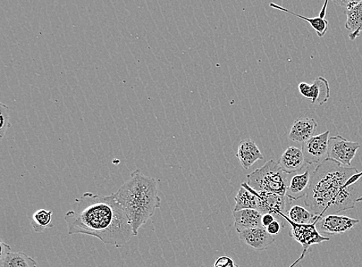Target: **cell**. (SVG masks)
<instances>
[{
    "instance_id": "83f0119b",
    "label": "cell",
    "mask_w": 362,
    "mask_h": 267,
    "mask_svg": "<svg viewBox=\"0 0 362 267\" xmlns=\"http://www.w3.org/2000/svg\"><path fill=\"white\" fill-rule=\"evenodd\" d=\"M10 251H11V247L1 241V256H0L3 258Z\"/></svg>"
},
{
    "instance_id": "9c48e42d",
    "label": "cell",
    "mask_w": 362,
    "mask_h": 267,
    "mask_svg": "<svg viewBox=\"0 0 362 267\" xmlns=\"http://www.w3.org/2000/svg\"><path fill=\"white\" fill-rule=\"evenodd\" d=\"M359 220L336 214L326 215L320 218L316 224L318 231L328 235H343L355 227Z\"/></svg>"
},
{
    "instance_id": "ffe728a7",
    "label": "cell",
    "mask_w": 362,
    "mask_h": 267,
    "mask_svg": "<svg viewBox=\"0 0 362 267\" xmlns=\"http://www.w3.org/2000/svg\"><path fill=\"white\" fill-rule=\"evenodd\" d=\"M1 267H37V263L26 254L11 250L1 258Z\"/></svg>"
},
{
    "instance_id": "6da1fadb",
    "label": "cell",
    "mask_w": 362,
    "mask_h": 267,
    "mask_svg": "<svg viewBox=\"0 0 362 267\" xmlns=\"http://www.w3.org/2000/svg\"><path fill=\"white\" fill-rule=\"evenodd\" d=\"M69 235L94 237L106 245L120 248L134 237L127 214L114 194H83L64 216Z\"/></svg>"
},
{
    "instance_id": "52a82bcc",
    "label": "cell",
    "mask_w": 362,
    "mask_h": 267,
    "mask_svg": "<svg viewBox=\"0 0 362 267\" xmlns=\"http://www.w3.org/2000/svg\"><path fill=\"white\" fill-rule=\"evenodd\" d=\"M258 196V211L262 214L271 213L276 220L284 224V215H287L288 205L292 202L286 196L268 193V191H257Z\"/></svg>"
},
{
    "instance_id": "7c38bea8",
    "label": "cell",
    "mask_w": 362,
    "mask_h": 267,
    "mask_svg": "<svg viewBox=\"0 0 362 267\" xmlns=\"http://www.w3.org/2000/svg\"><path fill=\"white\" fill-rule=\"evenodd\" d=\"M313 173L307 169L304 172L293 175L289 178L288 186L286 196L293 203L306 196L310 184Z\"/></svg>"
},
{
    "instance_id": "4dcf8cb0",
    "label": "cell",
    "mask_w": 362,
    "mask_h": 267,
    "mask_svg": "<svg viewBox=\"0 0 362 267\" xmlns=\"http://www.w3.org/2000/svg\"><path fill=\"white\" fill-rule=\"evenodd\" d=\"M237 267H240V266H238Z\"/></svg>"
},
{
    "instance_id": "d6986e66",
    "label": "cell",
    "mask_w": 362,
    "mask_h": 267,
    "mask_svg": "<svg viewBox=\"0 0 362 267\" xmlns=\"http://www.w3.org/2000/svg\"><path fill=\"white\" fill-rule=\"evenodd\" d=\"M269 6L273 8L274 10L291 14L294 16H296V18L307 21L310 25L311 28L315 30L317 35L319 37H324L328 30L329 23H328L325 18H320V16H317V18H306L305 16L293 13L288 9H286V8L277 5L274 3L269 4Z\"/></svg>"
},
{
    "instance_id": "2e32d148",
    "label": "cell",
    "mask_w": 362,
    "mask_h": 267,
    "mask_svg": "<svg viewBox=\"0 0 362 267\" xmlns=\"http://www.w3.org/2000/svg\"><path fill=\"white\" fill-rule=\"evenodd\" d=\"M262 216V213L257 210H252V208L233 210L235 229L239 233L244 230L263 227L262 222H261Z\"/></svg>"
},
{
    "instance_id": "277c9868",
    "label": "cell",
    "mask_w": 362,
    "mask_h": 267,
    "mask_svg": "<svg viewBox=\"0 0 362 267\" xmlns=\"http://www.w3.org/2000/svg\"><path fill=\"white\" fill-rule=\"evenodd\" d=\"M289 175L284 172L279 162L269 160L263 167L247 175V184L257 191L286 196Z\"/></svg>"
},
{
    "instance_id": "cb8c5ba5",
    "label": "cell",
    "mask_w": 362,
    "mask_h": 267,
    "mask_svg": "<svg viewBox=\"0 0 362 267\" xmlns=\"http://www.w3.org/2000/svg\"><path fill=\"white\" fill-rule=\"evenodd\" d=\"M233 259L228 256H222L216 259L213 267H237Z\"/></svg>"
},
{
    "instance_id": "8fae6325",
    "label": "cell",
    "mask_w": 362,
    "mask_h": 267,
    "mask_svg": "<svg viewBox=\"0 0 362 267\" xmlns=\"http://www.w3.org/2000/svg\"><path fill=\"white\" fill-rule=\"evenodd\" d=\"M240 239L250 247L263 251L275 242L274 237L269 235L264 227L244 230L239 232Z\"/></svg>"
},
{
    "instance_id": "9a60e30c",
    "label": "cell",
    "mask_w": 362,
    "mask_h": 267,
    "mask_svg": "<svg viewBox=\"0 0 362 267\" xmlns=\"http://www.w3.org/2000/svg\"><path fill=\"white\" fill-rule=\"evenodd\" d=\"M235 156H237L243 168L245 170H248L257 161L264 160V155L261 153L258 146L251 139L240 141Z\"/></svg>"
},
{
    "instance_id": "e0dca14e",
    "label": "cell",
    "mask_w": 362,
    "mask_h": 267,
    "mask_svg": "<svg viewBox=\"0 0 362 267\" xmlns=\"http://www.w3.org/2000/svg\"><path fill=\"white\" fill-rule=\"evenodd\" d=\"M345 14L347 16L345 28L350 32L349 39L354 41L359 37L362 32V0L356 5L347 8Z\"/></svg>"
},
{
    "instance_id": "ac0fdd59",
    "label": "cell",
    "mask_w": 362,
    "mask_h": 267,
    "mask_svg": "<svg viewBox=\"0 0 362 267\" xmlns=\"http://www.w3.org/2000/svg\"><path fill=\"white\" fill-rule=\"evenodd\" d=\"M234 211L252 208L258 210V196L256 191L249 186L247 182H243L235 197Z\"/></svg>"
},
{
    "instance_id": "30bf717a",
    "label": "cell",
    "mask_w": 362,
    "mask_h": 267,
    "mask_svg": "<svg viewBox=\"0 0 362 267\" xmlns=\"http://www.w3.org/2000/svg\"><path fill=\"white\" fill-rule=\"evenodd\" d=\"M298 89L303 96L310 99L311 102L315 105H324L331 96L329 83L322 77L316 78L310 85L306 82H301Z\"/></svg>"
},
{
    "instance_id": "ba28073f",
    "label": "cell",
    "mask_w": 362,
    "mask_h": 267,
    "mask_svg": "<svg viewBox=\"0 0 362 267\" xmlns=\"http://www.w3.org/2000/svg\"><path fill=\"white\" fill-rule=\"evenodd\" d=\"M329 135L330 131H326L302 143L301 150L306 164L309 165H319L328 158Z\"/></svg>"
},
{
    "instance_id": "7a4b0ae2",
    "label": "cell",
    "mask_w": 362,
    "mask_h": 267,
    "mask_svg": "<svg viewBox=\"0 0 362 267\" xmlns=\"http://www.w3.org/2000/svg\"><path fill=\"white\" fill-rule=\"evenodd\" d=\"M362 202V171L345 167L327 158L311 174L305 199L309 210L319 218L353 210Z\"/></svg>"
},
{
    "instance_id": "4fadbf2b",
    "label": "cell",
    "mask_w": 362,
    "mask_h": 267,
    "mask_svg": "<svg viewBox=\"0 0 362 267\" xmlns=\"http://www.w3.org/2000/svg\"><path fill=\"white\" fill-rule=\"evenodd\" d=\"M317 127L318 124L314 119L302 118L297 119L292 125L289 139L293 143H304L306 141L315 136Z\"/></svg>"
},
{
    "instance_id": "5b68a950",
    "label": "cell",
    "mask_w": 362,
    "mask_h": 267,
    "mask_svg": "<svg viewBox=\"0 0 362 267\" xmlns=\"http://www.w3.org/2000/svg\"><path fill=\"white\" fill-rule=\"evenodd\" d=\"M283 217L291 225L290 237L302 246V254H306L311 246L330 240L329 237L322 236L318 231L316 226L317 221L310 224H297L291 221L287 215H284Z\"/></svg>"
},
{
    "instance_id": "5bb4252c",
    "label": "cell",
    "mask_w": 362,
    "mask_h": 267,
    "mask_svg": "<svg viewBox=\"0 0 362 267\" xmlns=\"http://www.w3.org/2000/svg\"><path fill=\"white\" fill-rule=\"evenodd\" d=\"M279 163L284 172L289 174L301 171L306 165L302 150L294 146L286 149Z\"/></svg>"
},
{
    "instance_id": "603a6c76",
    "label": "cell",
    "mask_w": 362,
    "mask_h": 267,
    "mask_svg": "<svg viewBox=\"0 0 362 267\" xmlns=\"http://www.w3.org/2000/svg\"><path fill=\"white\" fill-rule=\"evenodd\" d=\"M0 121H1V124H0V138L3 140L8 129L12 127L10 122L9 107L4 103L0 104Z\"/></svg>"
},
{
    "instance_id": "f1b7e54d",
    "label": "cell",
    "mask_w": 362,
    "mask_h": 267,
    "mask_svg": "<svg viewBox=\"0 0 362 267\" xmlns=\"http://www.w3.org/2000/svg\"><path fill=\"white\" fill-rule=\"evenodd\" d=\"M328 1H329V0H325V5H324V6L322 8V10L321 13H320V15H319L320 18H325L326 11H327V6Z\"/></svg>"
},
{
    "instance_id": "7402d4cb",
    "label": "cell",
    "mask_w": 362,
    "mask_h": 267,
    "mask_svg": "<svg viewBox=\"0 0 362 267\" xmlns=\"http://www.w3.org/2000/svg\"><path fill=\"white\" fill-rule=\"evenodd\" d=\"M54 212L41 208L33 214L31 226L36 232L41 233L46 230L53 228L52 223Z\"/></svg>"
},
{
    "instance_id": "8992f818",
    "label": "cell",
    "mask_w": 362,
    "mask_h": 267,
    "mask_svg": "<svg viewBox=\"0 0 362 267\" xmlns=\"http://www.w3.org/2000/svg\"><path fill=\"white\" fill-rule=\"evenodd\" d=\"M360 144L341 136L331 137L328 141V158L345 167H351Z\"/></svg>"
},
{
    "instance_id": "f546056e",
    "label": "cell",
    "mask_w": 362,
    "mask_h": 267,
    "mask_svg": "<svg viewBox=\"0 0 362 267\" xmlns=\"http://www.w3.org/2000/svg\"><path fill=\"white\" fill-rule=\"evenodd\" d=\"M305 255L306 254H302L300 258L298 259V260L294 262L290 267H296L303 260V259L305 258Z\"/></svg>"
},
{
    "instance_id": "4316f807",
    "label": "cell",
    "mask_w": 362,
    "mask_h": 267,
    "mask_svg": "<svg viewBox=\"0 0 362 267\" xmlns=\"http://www.w3.org/2000/svg\"><path fill=\"white\" fill-rule=\"evenodd\" d=\"M275 220V216L273 214L265 213L263 214L262 220H261V222H262V226L267 228L269 225L273 222Z\"/></svg>"
},
{
    "instance_id": "3957f363",
    "label": "cell",
    "mask_w": 362,
    "mask_h": 267,
    "mask_svg": "<svg viewBox=\"0 0 362 267\" xmlns=\"http://www.w3.org/2000/svg\"><path fill=\"white\" fill-rule=\"evenodd\" d=\"M113 194L129 217L134 237L138 236L139 230L162 203L157 180L139 170L134 171L130 179Z\"/></svg>"
},
{
    "instance_id": "484cf974",
    "label": "cell",
    "mask_w": 362,
    "mask_h": 267,
    "mask_svg": "<svg viewBox=\"0 0 362 267\" xmlns=\"http://www.w3.org/2000/svg\"><path fill=\"white\" fill-rule=\"evenodd\" d=\"M332 1L338 6L349 8L361 1V0H332Z\"/></svg>"
},
{
    "instance_id": "44dd1931",
    "label": "cell",
    "mask_w": 362,
    "mask_h": 267,
    "mask_svg": "<svg viewBox=\"0 0 362 267\" xmlns=\"http://www.w3.org/2000/svg\"><path fill=\"white\" fill-rule=\"evenodd\" d=\"M286 215L291 221L297 224H310L320 219L310 210L299 205L291 206Z\"/></svg>"
},
{
    "instance_id": "d4e9b609",
    "label": "cell",
    "mask_w": 362,
    "mask_h": 267,
    "mask_svg": "<svg viewBox=\"0 0 362 267\" xmlns=\"http://www.w3.org/2000/svg\"><path fill=\"white\" fill-rule=\"evenodd\" d=\"M283 227H284V224L276 219L273 222L269 225L266 230L269 235L275 237L280 235Z\"/></svg>"
}]
</instances>
